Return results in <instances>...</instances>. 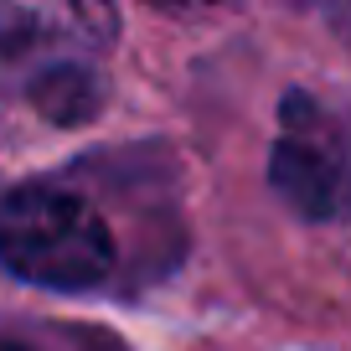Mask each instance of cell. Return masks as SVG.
Wrapping results in <instances>:
<instances>
[{"instance_id":"5b68a950","label":"cell","mask_w":351,"mask_h":351,"mask_svg":"<svg viewBox=\"0 0 351 351\" xmlns=\"http://www.w3.org/2000/svg\"><path fill=\"white\" fill-rule=\"evenodd\" d=\"M160 11H202V5H217V0H150Z\"/></svg>"},{"instance_id":"7a4b0ae2","label":"cell","mask_w":351,"mask_h":351,"mask_svg":"<svg viewBox=\"0 0 351 351\" xmlns=\"http://www.w3.org/2000/svg\"><path fill=\"white\" fill-rule=\"evenodd\" d=\"M269 186L305 222H336L351 212V119L310 93H289L279 109V140L269 155Z\"/></svg>"},{"instance_id":"6da1fadb","label":"cell","mask_w":351,"mask_h":351,"mask_svg":"<svg viewBox=\"0 0 351 351\" xmlns=\"http://www.w3.org/2000/svg\"><path fill=\"white\" fill-rule=\"evenodd\" d=\"M0 269L42 289H93L114 274V238L83 197L26 181L0 191Z\"/></svg>"},{"instance_id":"3957f363","label":"cell","mask_w":351,"mask_h":351,"mask_svg":"<svg viewBox=\"0 0 351 351\" xmlns=\"http://www.w3.org/2000/svg\"><path fill=\"white\" fill-rule=\"evenodd\" d=\"M32 104L47 114L52 124H83L99 114L104 104V83L93 67L83 62H57L42 77H32Z\"/></svg>"},{"instance_id":"277c9868","label":"cell","mask_w":351,"mask_h":351,"mask_svg":"<svg viewBox=\"0 0 351 351\" xmlns=\"http://www.w3.org/2000/svg\"><path fill=\"white\" fill-rule=\"evenodd\" d=\"M0 351H119L114 341L88 336V330H5L0 336Z\"/></svg>"}]
</instances>
